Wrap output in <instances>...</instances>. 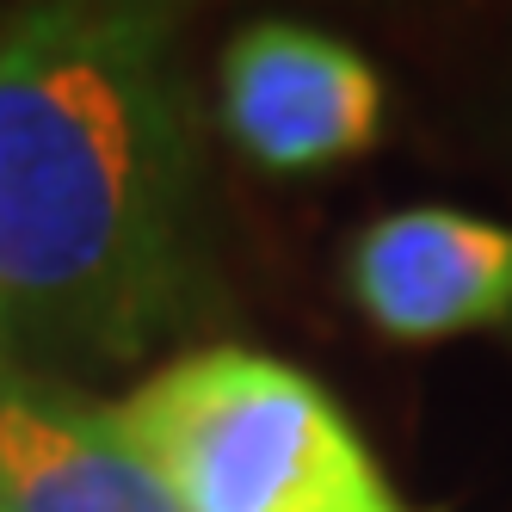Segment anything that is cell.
Segmentation results:
<instances>
[{
	"instance_id": "6da1fadb",
	"label": "cell",
	"mask_w": 512,
	"mask_h": 512,
	"mask_svg": "<svg viewBox=\"0 0 512 512\" xmlns=\"http://www.w3.org/2000/svg\"><path fill=\"white\" fill-rule=\"evenodd\" d=\"M198 130L167 0L0 31V352L136 364L198 315Z\"/></svg>"
},
{
	"instance_id": "7a4b0ae2",
	"label": "cell",
	"mask_w": 512,
	"mask_h": 512,
	"mask_svg": "<svg viewBox=\"0 0 512 512\" xmlns=\"http://www.w3.org/2000/svg\"><path fill=\"white\" fill-rule=\"evenodd\" d=\"M112 414L179 512H420L334 389L260 346H198Z\"/></svg>"
},
{
	"instance_id": "3957f363",
	"label": "cell",
	"mask_w": 512,
	"mask_h": 512,
	"mask_svg": "<svg viewBox=\"0 0 512 512\" xmlns=\"http://www.w3.org/2000/svg\"><path fill=\"white\" fill-rule=\"evenodd\" d=\"M229 142L272 179H303L371 155L389 124L377 62L334 31L253 19L216 62Z\"/></svg>"
},
{
	"instance_id": "277c9868",
	"label": "cell",
	"mask_w": 512,
	"mask_h": 512,
	"mask_svg": "<svg viewBox=\"0 0 512 512\" xmlns=\"http://www.w3.org/2000/svg\"><path fill=\"white\" fill-rule=\"evenodd\" d=\"M346 297L395 346L512 321V229L457 204H408L346 241Z\"/></svg>"
},
{
	"instance_id": "5b68a950",
	"label": "cell",
	"mask_w": 512,
	"mask_h": 512,
	"mask_svg": "<svg viewBox=\"0 0 512 512\" xmlns=\"http://www.w3.org/2000/svg\"><path fill=\"white\" fill-rule=\"evenodd\" d=\"M0 512H179L112 408L0 364Z\"/></svg>"
},
{
	"instance_id": "8992f818",
	"label": "cell",
	"mask_w": 512,
	"mask_h": 512,
	"mask_svg": "<svg viewBox=\"0 0 512 512\" xmlns=\"http://www.w3.org/2000/svg\"><path fill=\"white\" fill-rule=\"evenodd\" d=\"M0 364H13V358H7V352H0Z\"/></svg>"
}]
</instances>
